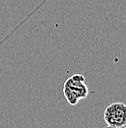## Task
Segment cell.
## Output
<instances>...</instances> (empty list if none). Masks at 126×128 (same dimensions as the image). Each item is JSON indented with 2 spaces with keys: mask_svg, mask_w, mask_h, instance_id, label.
I'll list each match as a JSON object with an SVG mask.
<instances>
[{
  "mask_svg": "<svg viewBox=\"0 0 126 128\" xmlns=\"http://www.w3.org/2000/svg\"><path fill=\"white\" fill-rule=\"evenodd\" d=\"M85 81L84 75L73 74L64 82L63 95L70 106H76L79 100L87 98L89 95V89Z\"/></svg>",
  "mask_w": 126,
  "mask_h": 128,
  "instance_id": "cell-1",
  "label": "cell"
},
{
  "mask_svg": "<svg viewBox=\"0 0 126 128\" xmlns=\"http://www.w3.org/2000/svg\"><path fill=\"white\" fill-rule=\"evenodd\" d=\"M104 119L108 126H123L126 125V106L123 102H112L106 106Z\"/></svg>",
  "mask_w": 126,
  "mask_h": 128,
  "instance_id": "cell-2",
  "label": "cell"
},
{
  "mask_svg": "<svg viewBox=\"0 0 126 128\" xmlns=\"http://www.w3.org/2000/svg\"><path fill=\"white\" fill-rule=\"evenodd\" d=\"M104 128H126L125 125H123V126H119V127H115V126H108V125H106Z\"/></svg>",
  "mask_w": 126,
  "mask_h": 128,
  "instance_id": "cell-3",
  "label": "cell"
}]
</instances>
